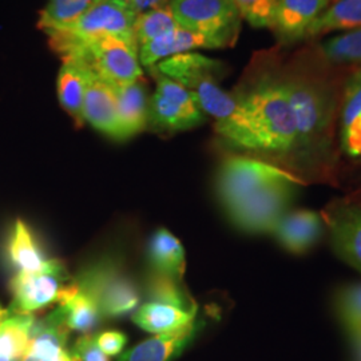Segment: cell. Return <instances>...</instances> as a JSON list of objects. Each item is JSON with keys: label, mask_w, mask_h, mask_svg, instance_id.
<instances>
[{"label": "cell", "mask_w": 361, "mask_h": 361, "mask_svg": "<svg viewBox=\"0 0 361 361\" xmlns=\"http://www.w3.org/2000/svg\"><path fill=\"white\" fill-rule=\"evenodd\" d=\"M235 98V113L216 123L219 135L235 147L276 155L292 165L296 125L281 71L264 73Z\"/></svg>", "instance_id": "6da1fadb"}, {"label": "cell", "mask_w": 361, "mask_h": 361, "mask_svg": "<svg viewBox=\"0 0 361 361\" xmlns=\"http://www.w3.org/2000/svg\"><path fill=\"white\" fill-rule=\"evenodd\" d=\"M286 97L296 125L292 166L319 171L329 166L338 98L329 75L319 65L295 62L281 71Z\"/></svg>", "instance_id": "7a4b0ae2"}, {"label": "cell", "mask_w": 361, "mask_h": 361, "mask_svg": "<svg viewBox=\"0 0 361 361\" xmlns=\"http://www.w3.org/2000/svg\"><path fill=\"white\" fill-rule=\"evenodd\" d=\"M51 50L62 61L87 67L111 85H128L142 78L138 49L116 37H77L59 30L46 31Z\"/></svg>", "instance_id": "3957f363"}, {"label": "cell", "mask_w": 361, "mask_h": 361, "mask_svg": "<svg viewBox=\"0 0 361 361\" xmlns=\"http://www.w3.org/2000/svg\"><path fill=\"white\" fill-rule=\"evenodd\" d=\"M221 68L219 61L198 52L180 54L155 66L158 73L189 91L204 114L213 116L216 123L228 121L237 110L235 95L219 86Z\"/></svg>", "instance_id": "277c9868"}, {"label": "cell", "mask_w": 361, "mask_h": 361, "mask_svg": "<svg viewBox=\"0 0 361 361\" xmlns=\"http://www.w3.org/2000/svg\"><path fill=\"white\" fill-rule=\"evenodd\" d=\"M283 182H301L298 176L271 162L245 155L225 158L217 173V194L225 210Z\"/></svg>", "instance_id": "5b68a950"}, {"label": "cell", "mask_w": 361, "mask_h": 361, "mask_svg": "<svg viewBox=\"0 0 361 361\" xmlns=\"http://www.w3.org/2000/svg\"><path fill=\"white\" fill-rule=\"evenodd\" d=\"M170 10L178 26L224 40L237 39L241 16L232 0H170Z\"/></svg>", "instance_id": "8992f818"}, {"label": "cell", "mask_w": 361, "mask_h": 361, "mask_svg": "<svg viewBox=\"0 0 361 361\" xmlns=\"http://www.w3.org/2000/svg\"><path fill=\"white\" fill-rule=\"evenodd\" d=\"M157 90L149 102L147 121L158 130L182 131L205 122V114L193 95L180 83L162 75L154 68Z\"/></svg>", "instance_id": "52a82bcc"}, {"label": "cell", "mask_w": 361, "mask_h": 361, "mask_svg": "<svg viewBox=\"0 0 361 361\" xmlns=\"http://www.w3.org/2000/svg\"><path fill=\"white\" fill-rule=\"evenodd\" d=\"M70 283L63 264L58 259H49L40 271L18 273L11 281L10 314H32L52 302L61 304Z\"/></svg>", "instance_id": "ba28073f"}, {"label": "cell", "mask_w": 361, "mask_h": 361, "mask_svg": "<svg viewBox=\"0 0 361 361\" xmlns=\"http://www.w3.org/2000/svg\"><path fill=\"white\" fill-rule=\"evenodd\" d=\"M75 281L97 297L102 317L128 314L140 304L135 285L110 261L91 265L80 273Z\"/></svg>", "instance_id": "9c48e42d"}, {"label": "cell", "mask_w": 361, "mask_h": 361, "mask_svg": "<svg viewBox=\"0 0 361 361\" xmlns=\"http://www.w3.org/2000/svg\"><path fill=\"white\" fill-rule=\"evenodd\" d=\"M301 182H283L267 188L243 204L228 210L233 224L247 233H271L289 212Z\"/></svg>", "instance_id": "30bf717a"}, {"label": "cell", "mask_w": 361, "mask_h": 361, "mask_svg": "<svg viewBox=\"0 0 361 361\" xmlns=\"http://www.w3.org/2000/svg\"><path fill=\"white\" fill-rule=\"evenodd\" d=\"M137 16L138 13L122 0H102L71 25L56 30L77 37H116L137 47L134 39Z\"/></svg>", "instance_id": "8fae6325"}, {"label": "cell", "mask_w": 361, "mask_h": 361, "mask_svg": "<svg viewBox=\"0 0 361 361\" xmlns=\"http://www.w3.org/2000/svg\"><path fill=\"white\" fill-rule=\"evenodd\" d=\"M322 216L336 255L361 273V201L338 200Z\"/></svg>", "instance_id": "7c38bea8"}, {"label": "cell", "mask_w": 361, "mask_h": 361, "mask_svg": "<svg viewBox=\"0 0 361 361\" xmlns=\"http://www.w3.org/2000/svg\"><path fill=\"white\" fill-rule=\"evenodd\" d=\"M331 0H277L271 30L284 46L307 39L316 19L329 7Z\"/></svg>", "instance_id": "4fadbf2b"}, {"label": "cell", "mask_w": 361, "mask_h": 361, "mask_svg": "<svg viewBox=\"0 0 361 361\" xmlns=\"http://www.w3.org/2000/svg\"><path fill=\"white\" fill-rule=\"evenodd\" d=\"M226 46L228 44L221 39L207 37L204 34H198L178 27L140 47L138 59L141 65L152 70L159 62L180 54H186L200 49H221Z\"/></svg>", "instance_id": "5bb4252c"}, {"label": "cell", "mask_w": 361, "mask_h": 361, "mask_svg": "<svg viewBox=\"0 0 361 361\" xmlns=\"http://www.w3.org/2000/svg\"><path fill=\"white\" fill-rule=\"evenodd\" d=\"M324 226L325 224L320 213L300 209L285 213L271 234L288 252L301 255L308 252L320 240Z\"/></svg>", "instance_id": "9a60e30c"}, {"label": "cell", "mask_w": 361, "mask_h": 361, "mask_svg": "<svg viewBox=\"0 0 361 361\" xmlns=\"http://www.w3.org/2000/svg\"><path fill=\"white\" fill-rule=\"evenodd\" d=\"M87 70V83L83 104V118L92 128L116 140L118 116L116 98L113 86L104 79Z\"/></svg>", "instance_id": "2e32d148"}, {"label": "cell", "mask_w": 361, "mask_h": 361, "mask_svg": "<svg viewBox=\"0 0 361 361\" xmlns=\"http://www.w3.org/2000/svg\"><path fill=\"white\" fill-rule=\"evenodd\" d=\"M111 85V83H110ZM116 98L118 138L128 140L141 133L147 123L149 102L146 87L140 80L128 85H111Z\"/></svg>", "instance_id": "e0dca14e"}, {"label": "cell", "mask_w": 361, "mask_h": 361, "mask_svg": "<svg viewBox=\"0 0 361 361\" xmlns=\"http://www.w3.org/2000/svg\"><path fill=\"white\" fill-rule=\"evenodd\" d=\"M340 146L347 157L361 161V67L345 83L340 114Z\"/></svg>", "instance_id": "ac0fdd59"}, {"label": "cell", "mask_w": 361, "mask_h": 361, "mask_svg": "<svg viewBox=\"0 0 361 361\" xmlns=\"http://www.w3.org/2000/svg\"><path fill=\"white\" fill-rule=\"evenodd\" d=\"M195 331L197 324L194 322L178 331L155 335L123 352L118 361H171L186 348Z\"/></svg>", "instance_id": "d6986e66"}, {"label": "cell", "mask_w": 361, "mask_h": 361, "mask_svg": "<svg viewBox=\"0 0 361 361\" xmlns=\"http://www.w3.org/2000/svg\"><path fill=\"white\" fill-rule=\"evenodd\" d=\"M75 284L78 286L75 296L71 297L63 304H59V308L54 310V313L65 323L70 331L90 335V332L97 328L102 319L101 308L97 297L89 289L80 286L77 281Z\"/></svg>", "instance_id": "ffe728a7"}, {"label": "cell", "mask_w": 361, "mask_h": 361, "mask_svg": "<svg viewBox=\"0 0 361 361\" xmlns=\"http://www.w3.org/2000/svg\"><path fill=\"white\" fill-rule=\"evenodd\" d=\"M197 310L198 308L183 310L171 305L150 302L145 304L137 310L133 320L143 331L155 335H162L178 331L180 328L194 323Z\"/></svg>", "instance_id": "44dd1931"}, {"label": "cell", "mask_w": 361, "mask_h": 361, "mask_svg": "<svg viewBox=\"0 0 361 361\" xmlns=\"http://www.w3.org/2000/svg\"><path fill=\"white\" fill-rule=\"evenodd\" d=\"M58 74V98L62 107L73 116L78 126L85 122L83 104L87 83V70L85 66L71 61H62Z\"/></svg>", "instance_id": "7402d4cb"}, {"label": "cell", "mask_w": 361, "mask_h": 361, "mask_svg": "<svg viewBox=\"0 0 361 361\" xmlns=\"http://www.w3.org/2000/svg\"><path fill=\"white\" fill-rule=\"evenodd\" d=\"M149 261L153 271L180 280L185 273V250L180 241L166 231L159 229L149 244Z\"/></svg>", "instance_id": "603a6c76"}, {"label": "cell", "mask_w": 361, "mask_h": 361, "mask_svg": "<svg viewBox=\"0 0 361 361\" xmlns=\"http://www.w3.org/2000/svg\"><path fill=\"white\" fill-rule=\"evenodd\" d=\"M8 257L19 273H34L47 264L28 226L18 219L8 241Z\"/></svg>", "instance_id": "cb8c5ba5"}, {"label": "cell", "mask_w": 361, "mask_h": 361, "mask_svg": "<svg viewBox=\"0 0 361 361\" xmlns=\"http://www.w3.org/2000/svg\"><path fill=\"white\" fill-rule=\"evenodd\" d=\"M361 27V0H337L312 25L308 37L314 38L334 31H352Z\"/></svg>", "instance_id": "d4e9b609"}, {"label": "cell", "mask_w": 361, "mask_h": 361, "mask_svg": "<svg viewBox=\"0 0 361 361\" xmlns=\"http://www.w3.org/2000/svg\"><path fill=\"white\" fill-rule=\"evenodd\" d=\"M34 323L35 317L32 314H10L0 326V356L11 361H22Z\"/></svg>", "instance_id": "484cf974"}, {"label": "cell", "mask_w": 361, "mask_h": 361, "mask_svg": "<svg viewBox=\"0 0 361 361\" xmlns=\"http://www.w3.org/2000/svg\"><path fill=\"white\" fill-rule=\"evenodd\" d=\"M319 51L326 65L361 67V27L325 40Z\"/></svg>", "instance_id": "4316f807"}, {"label": "cell", "mask_w": 361, "mask_h": 361, "mask_svg": "<svg viewBox=\"0 0 361 361\" xmlns=\"http://www.w3.org/2000/svg\"><path fill=\"white\" fill-rule=\"evenodd\" d=\"M102 0H49L39 13L38 27L43 31L68 26Z\"/></svg>", "instance_id": "83f0119b"}, {"label": "cell", "mask_w": 361, "mask_h": 361, "mask_svg": "<svg viewBox=\"0 0 361 361\" xmlns=\"http://www.w3.org/2000/svg\"><path fill=\"white\" fill-rule=\"evenodd\" d=\"M178 27L180 26L170 10L169 1L150 11L140 13L134 25V39L137 47L140 49Z\"/></svg>", "instance_id": "f1b7e54d"}, {"label": "cell", "mask_w": 361, "mask_h": 361, "mask_svg": "<svg viewBox=\"0 0 361 361\" xmlns=\"http://www.w3.org/2000/svg\"><path fill=\"white\" fill-rule=\"evenodd\" d=\"M178 281L180 280L173 279L168 274L153 271L146 281L147 296L158 304L171 305L183 310H197V305L180 288Z\"/></svg>", "instance_id": "f546056e"}, {"label": "cell", "mask_w": 361, "mask_h": 361, "mask_svg": "<svg viewBox=\"0 0 361 361\" xmlns=\"http://www.w3.org/2000/svg\"><path fill=\"white\" fill-rule=\"evenodd\" d=\"M337 312L349 334L361 328V284L343 289L337 298Z\"/></svg>", "instance_id": "4dcf8cb0"}, {"label": "cell", "mask_w": 361, "mask_h": 361, "mask_svg": "<svg viewBox=\"0 0 361 361\" xmlns=\"http://www.w3.org/2000/svg\"><path fill=\"white\" fill-rule=\"evenodd\" d=\"M240 16L252 27L271 28L277 0H232Z\"/></svg>", "instance_id": "1f68e13d"}, {"label": "cell", "mask_w": 361, "mask_h": 361, "mask_svg": "<svg viewBox=\"0 0 361 361\" xmlns=\"http://www.w3.org/2000/svg\"><path fill=\"white\" fill-rule=\"evenodd\" d=\"M74 355L79 361H109V357L97 345L95 336L85 335L78 338Z\"/></svg>", "instance_id": "d6a6232c"}, {"label": "cell", "mask_w": 361, "mask_h": 361, "mask_svg": "<svg viewBox=\"0 0 361 361\" xmlns=\"http://www.w3.org/2000/svg\"><path fill=\"white\" fill-rule=\"evenodd\" d=\"M95 341L106 356H118L128 343L126 336L118 331H106L95 336Z\"/></svg>", "instance_id": "836d02e7"}, {"label": "cell", "mask_w": 361, "mask_h": 361, "mask_svg": "<svg viewBox=\"0 0 361 361\" xmlns=\"http://www.w3.org/2000/svg\"><path fill=\"white\" fill-rule=\"evenodd\" d=\"M122 1H125L130 8L138 15L168 3L166 0H122Z\"/></svg>", "instance_id": "e575fe53"}, {"label": "cell", "mask_w": 361, "mask_h": 361, "mask_svg": "<svg viewBox=\"0 0 361 361\" xmlns=\"http://www.w3.org/2000/svg\"><path fill=\"white\" fill-rule=\"evenodd\" d=\"M349 335L352 337V341H353V345H355V349H356L359 361H361V328L350 332Z\"/></svg>", "instance_id": "d590c367"}, {"label": "cell", "mask_w": 361, "mask_h": 361, "mask_svg": "<svg viewBox=\"0 0 361 361\" xmlns=\"http://www.w3.org/2000/svg\"><path fill=\"white\" fill-rule=\"evenodd\" d=\"M10 317V310H4L1 305H0V326L3 325V323Z\"/></svg>", "instance_id": "8d00e7d4"}, {"label": "cell", "mask_w": 361, "mask_h": 361, "mask_svg": "<svg viewBox=\"0 0 361 361\" xmlns=\"http://www.w3.org/2000/svg\"><path fill=\"white\" fill-rule=\"evenodd\" d=\"M22 361H49L43 357H39L37 355H32V353H26L25 357L22 359Z\"/></svg>", "instance_id": "74e56055"}, {"label": "cell", "mask_w": 361, "mask_h": 361, "mask_svg": "<svg viewBox=\"0 0 361 361\" xmlns=\"http://www.w3.org/2000/svg\"><path fill=\"white\" fill-rule=\"evenodd\" d=\"M0 361H11L10 359H6V357H3V356H0Z\"/></svg>", "instance_id": "f35d334b"}]
</instances>
